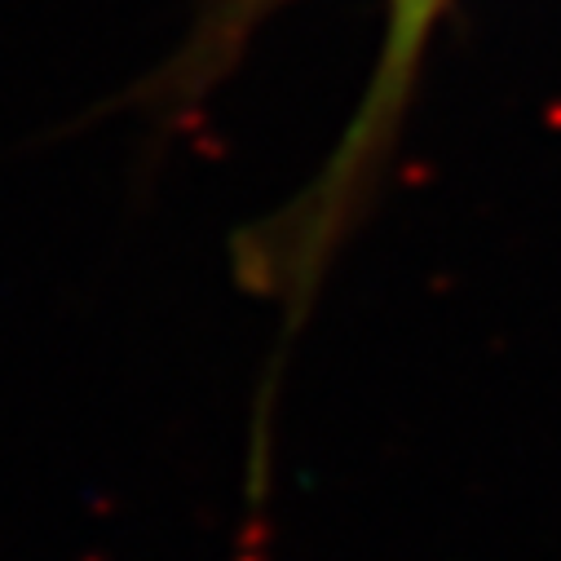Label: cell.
Returning <instances> with one entry per match:
<instances>
[{
  "label": "cell",
  "mask_w": 561,
  "mask_h": 561,
  "mask_svg": "<svg viewBox=\"0 0 561 561\" xmlns=\"http://www.w3.org/2000/svg\"><path fill=\"white\" fill-rule=\"evenodd\" d=\"M293 0H208L199 10L195 32L186 36L182 54L156 76L151 93L164 102H195L204 98L239 58L248 36ZM456 0H389L385 5V41L371 84L341 137V147L323 164V173L274 217L278 239L306 265H332L345 234L358 226L367 204L376 199V182L385 178L398 133L407 124V106L420 84V62H425L434 27L451 14Z\"/></svg>",
  "instance_id": "cell-1"
}]
</instances>
